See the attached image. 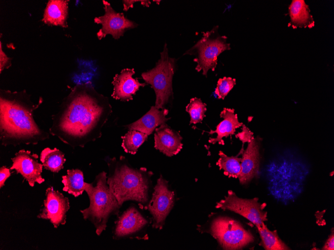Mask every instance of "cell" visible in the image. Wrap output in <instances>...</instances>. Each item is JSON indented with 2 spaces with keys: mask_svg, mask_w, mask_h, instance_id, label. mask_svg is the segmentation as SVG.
Wrapping results in <instances>:
<instances>
[{
  "mask_svg": "<svg viewBox=\"0 0 334 250\" xmlns=\"http://www.w3.org/2000/svg\"><path fill=\"white\" fill-rule=\"evenodd\" d=\"M69 0H50L48 1L42 21L50 25L66 27Z\"/></svg>",
  "mask_w": 334,
  "mask_h": 250,
  "instance_id": "cell-19",
  "label": "cell"
},
{
  "mask_svg": "<svg viewBox=\"0 0 334 250\" xmlns=\"http://www.w3.org/2000/svg\"><path fill=\"white\" fill-rule=\"evenodd\" d=\"M2 43L0 42V73L4 68H8L10 65V62L9 61L10 58L7 57L6 54L2 50Z\"/></svg>",
  "mask_w": 334,
  "mask_h": 250,
  "instance_id": "cell-30",
  "label": "cell"
},
{
  "mask_svg": "<svg viewBox=\"0 0 334 250\" xmlns=\"http://www.w3.org/2000/svg\"><path fill=\"white\" fill-rule=\"evenodd\" d=\"M102 3L105 11L104 15L94 18L95 23L102 25L96 34L99 39L104 38L108 34L118 39L123 36L126 30L138 26L136 22L126 18L123 13L116 12L108 2L102 0Z\"/></svg>",
  "mask_w": 334,
  "mask_h": 250,
  "instance_id": "cell-11",
  "label": "cell"
},
{
  "mask_svg": "<svg viewBox=\"0 0 334 250\" xmlns=\"http://www.w3.org/2000/svg\"><path fill=\"white\" fill-rule=\"evenodd\" d=\"M242 130L241 132L238 133L236 136L244 143L250 142L254 138L253 133L244 125H242Z\"/></svg>",
  "mask_w": 334,
  "mask_h": 250,
  "instance_id": "cell-28",
  "label": "cell"
},
{
  "mask_svg": "<svg viewBox=\"0 0 334 250\" xmlns=\"http://www.w3.org/2000/svg\"><path fill=\"white\" fill-rule=\"evenodd\" d=\"M218 28V26H214L210 30L202 32V38L184 54L194 55V61L197 63L195 69L198 72L202 70L206 77L210 69L214 71L219 55L231 48L228 37L220 36Z\"/></svg>",
  "mask_w": 334,
  "mask_h": 250,
  "instance_id": "cell-6",
  "label": "cell"
},
{
  "mask_svg": "<svg viewBox=\"0 0 334 250\" xmlns=\"http://www.w3.org/2000/svg\"><path fill=\"white\" fill-rule=\"evenodd\" d=\"M140 1L138 0H122V3L124 5L123 10L124 11H127L130 7H133L134 3L136 2Z\"/></svg>",
  "mask_w": 334,
  "mask_h": 250,
  "instance_id": "cell-32",
  "label": "cell"
},
{
  "mask_svg": "<svg viewBox=\"0 0 334 250\" xmlns=\"http://www.w3.org/2000/svg\"><path fill=\"white\" fill-rule=\"evenodd\" d=\"M182 137L178 132L164 123L155 129L154 148L168 157L178 154L182 148Z\"/></svg>",
  "mask_w": 334,
  "mask_h": 250,
  "instance_id": "cell-15",
  "label": "cell"
},
{
  "mask_svg": "<svg viewBox=\"0 0 334 250\" xmlns=\"http://www.w3.org/2000/svg\"><path fill=\"white\" fill-rule=\"evenodd\" d=\"M324 250H334V235L332 231L331 235L328 239L324 246L322 248Z\"/></svg>",
  "mask_w": 334,
  "mask_h": 250,
  "instance_id": "cell-31",
  "label": "cell"
},
{
  "mask_svg": "<svg viewBox=\"0 0 334 250\" xmlns=\"http://www.w3.org/2000/svg\"><path fill=\"white\" fill-rule=\"evenodd\" d=\"M34 104L25 91L0 90V140L2 145H36L48 139L33 117L34 111L42 103Z\"/></svg>",
  "mask_w": 334,
  "mask_h": 250,
  "instance_id": "cell-2",
  "label": "cell"
},
{
  "mask_svg": "<svg viewBox=\"0 0 334 250\" xmlns=\"http://www.w3.org/2000/svg\"><path fill=\"white\" fill-rule=\"evenodd\" d=\"M218 155L220 158L216 165L220 169L223 170L224 174L230 178H238L241 171L242 158L229 157L221 151L219 152Z\"/></svg>",
  "mask_w": 334,
  "mask_h": 250,
  "instance_id": "cell-24",
  "label": "cell"
},
{
  "mask_svg": "<svg viewBox=\"0 0 334 250\" xmlns=\"http://www.w3.org/2000/svg\"><path fill=\"white\" fill-rule=\"evenodd\" d=\"M10 168L6 166H2L0 168V188H2L4 185L6 180L10 176L12 173Z\"/></svg>",
  "mask_w": 334,
  "mask_h": 250,
  "instance_id": "cell-29",
  "label": "cell"
},
{
  "mask_svg": "<svg viewBox=\"0 0 334 250\" xmlns=\"http://www.w3.org/2000/svg\"><path fill=\"white\" fill-rule=\"evenodd\" d=\"M109 170L107 183L122 207L126 201H132L145 210L150 201V190L153 173L144 167H132L125 157L106 158Z\"/></svg>",
  "mask_w": 334,
  "mask_h": 250,
  "instance_id": "cell-3",
  "label": "cell"
},
{
  "mask_svg": "<svg viewBox=\"0 0 334 250\" xmlns=\"http://www.w3.org/2000/svg\"><path fill=\"white\" fill-rule=\"evenodd\" d=\"M38 156L30 151L20 150L11 159L12 164L10 170H14L28 182L30 187L35 183L40 184L44 182L42 176L43 165L38 161Z\"/></svg>",
  "mask_w": 334,
  "mask_h": 250,
  "instance_id": "cell-13",
  "label": "cell"
},
{
  "mask_svg": "<svg viewBox=\"0 0 334 250\" xmlns=\"http://www.w3.org/2000/svg\"><path fill=\"white\" fill-rule=\"evenodd\" d=\"M258 200L256 198L252 199L240 198L230 190L224 199L216 203V208L235 212L256 226L268 220L267 212L264 210L266 205L259 203Z\"/></svg>",
  "mask_w": 334,
  "mask_h": 250,
  "instance_id": "cell-10",
  "label": "cell"
},
{
  "mask_svg": "<svg viewBox=\"0 0 334 250\" xmlns=\"http://www.w3.org/2000/svg\"><path fill=\"white\" fill-rule=\"evenodd\" d=\"M112 112L107 97L88 83L78 84L52 115L49 132L72 148L84 147L102 135V129Z\"/></svg>",
  "mask_w": 334,
  "mask_h": 250,
  "instance_id": "cell-1",
  "label": "cell"
},
{
  "mask_svg": "<svg viewBox=\"0 0 334 250\" xmlns=\"http://www.w3.org/2000/svg\"><path fill=\"white\" fill-rule=\"evenodd\" d=\"M259 141L253 138L248 143L246 150L242 152L241 171L238 177L242 184L248 183L258 177L260 165Z\"/></svg>",
  "mask_w": 334,
  "mask_h": 250,
  "instance_id": "cell-16",
  "label": "cell"
},
{
  "mask_svg": "<svg viewBox=\"0 0 334 250\" xmlns=\"http://www.w3.org/2000/svg\"><path fill=\"white\" fill-rule=\"evenodd\" d=\"M210 231L224 250H240L254 241L252 235L239 222L227 217L214 219Z\"/></svg>",
  "mask_w": 334,
  "mask_h": 250,
  "instance_id": "cell-7",
  "label": "cell"
},
{
  "mask_svg": "<svg viewBox=\"0 0 334 250\" xmlns=\"http://www.w3.org/2000/svg\"><path fill=\"white\" fill-rule=\"evenodd\" d=\"M176 201L174 192L168 188V181L160 175L154 188L152 198L145 208L152 216V228L162 230Z\"/></svg>",
  "mask_w": 334,
  "mask_h": 250,
  "instance_id": "cell-9",
  "label": "cell"
},
{
  "mask_svg": "<svg viewBox=\"0 0 334 250\" xmlns=\"http://www.w3.org/2000/svg\"><path fill=\"white\" fill-rule=\"evenodd\" d=\"M66 175L62 176V190L78 197L84 191L86 183L83 172L78 169H68Z\"/></svg>",
  "mask_w": 334,
  "mask_h": 250,
  "instance_id": "cell-21",
  "label": "cell"
},
{
  "mask_svg": "<svg viewBox=\"0 0 334 250\" xmlns=\"http://www.w3.org/2000/svg\"><path fill=\"white\" fill-rule=\"evenodd\" d=\"M263 247L267 250H286L290 248L280 239L276 231H270L264 222L256 226Z\"/></svg>",
  "mask_w": 334,
  "mask_h": 250,
  "instance_id": "cell-23",
  "label": "cell"
},
{
  "mask_svg": "<svg viewBox=\"0 0 334 250\" xmlns=\"http://www.w3.org/2000/svg\"><path fill=\"white\" fill-rule=\"evenodd\" d=\"M160 55V57L155 66L142 72L141 76L154 91L156 97L154 106L162 109L164 108L171 97H173L172 81L176 60L169 56L166 43Z\"/></svg>",
  "mask_w": 334,
  "mask_h": 250,
  "instance_id": "cell-5",
  "label": "cell"
},
{
  "mask_svg": "<svg viewBox=\"0 0 334 250\" xmlns=\"http://www.w3.org/2000/svg\"><path fill=\"white\" fill-rule=\"evenodd\" d=\"M135 73L134 68H124L120 73L116 74L112 83L114 90L112 97L122 101H129L132 100L134 95L140 87L146 85V83H140L138 78L132 75Z\"/></svg>",
  "mask_w": 334,
  "mask_h": 250,
  "instance_id": "cell-14",
  "label": "cell"
},
{
  "mask_svg": "<svg viewBox=\"0 0 334 250\" xmlns=\"http://www.w3.org/2000/svg\"><path fill=\"white\" fill-rule=\"evenodd\" d=\"M70 208L69 200L52 187L46 189L43 207L37 218L48 220L57 228L66 223V213Z\"/></svg>",
  "mask_w": 334,
  "mask_h": 250,
  "instance_id": "cell-12",
  "label": "cell"
},
{
  "mask_svg": "<svg viewBox=\"0 0 334 250\" xmlns=\"http://www.w3.org/2000/svg\"><path fill=\"white\" fill-rule=\"evenodd\" d=\"M236 84V80L230 77H224L218 81L214 93L218 99H224Z\"/></svg>",
  "mask_w": 334,
  "mask_h": 250,
  "instance_id": "cell-27",
  "label": "cell"
},
{
  "mask_svg": "<svg viewBox=\"0 0 334 250\" xmlns=\"http://www.w3.org/2000/svg\"><path fill=\"white\" fill-rule=\"evenodd\" d=\"M206 106V104L200 98L194 97L190 99V103L186 108V111L190 115V124L202 122L207 110Z\"/></svg>",
  "mask_w": 334,
  "mask_h": 250,
  "instance_id": "cell-26",
  "label": "cell"
},
{
  "mask_svg": "<svg viewBox=\"0 0 334 250\" xmlns=\"http://www.w3.org/2000/svg\"><path fill=\"white\" fill-rule=\"evenodd\" d=\"M44 169L53 173H58L64 168L66 161L64 154L56 148H46L42 150L40 157Z\"/></svg>",
  "mask_w": 334,
  "mask_h": 250,
  "instance_id": "cell-22",
  "label": "cell"
},
{
  "mask_svg": "<svg viewBox=\"0 0 334 250\" xmlns=\"http://www.w3.org/2000/svg\"><path fill=\"white\" fill-rule=\"evenodd\" d=\"M290 22L293 28L304 27L311 28L314 26V21L310 14L308 5L304 0H292L288 7Z\"/></svg>",
  "mask_w": 334,
  "mask_h": 250,
  "instance_id": "cell-20",
  "label": "cell"
},
{
  "mask_svg": "<svg viewBox=\"0 0 334 250\" xmlns=\"http://www.w3.org/2000/svg\"><path fill=\"white\" fill-rule=\"evenodd\" d=\"M84 191L88 196L90 206L80 212L84 220L94 225L96 233L100 236L106 230L110 217L119 215L121 206L110 189L104 171L98 174L93 183H86Z\"/></svg>",
  "mask_w": 334,
  "mask_h": 250,
  "instance_id": "cell-4",
  "label": "cell"
},
{
  "mask_svg": "<svg viewBox=\"0 0 334 250\" xmlns=\"http://www.w3.org/2000/svg\"><path fill=\"white\" fill-rule=\"evenodd\" d=\"M168 113V110L165 108L160 110L155 106H152L140 118L124 127L128 130H137L148 136L158 126L165 123L170 119L166 117Z\"/></svg>",
  "mask_w": 334,
  "mask_h": 250,
  "instance_id": "cell-17",
  "label": "cell"
},
{
  "mask_svg": "<svg viewBox=\"0 0 334 250\" xmlns=\"http://www.w3.org/2000/svg\"><path fill=\"white\" fill-rule=\"evenodd\" d=\"M114 222L113 228L114 240L136 239L146 240V233L149 221L134 205H131Z\"/></svg>",
  "mask_w": 334,
  "mask_h": 250,
  "instance_id": "cell-8",
  "label": "cell"
},
{
  "mask_svg": "<svg viewBox=\"0 0 334 250\" xmlns=\"http://www.w3.org/2000/svg\"><path fill=\"white\" fill-rule=\"evenodd\" d=\"M220 117L223 120L218 125L215 130H211L208 133L212 134L216 133L217 136L214 138H210L208 142L213 144L218 143L224 145L222 140L224 137H228L234 135L236 129L242 126L243 123L240 122L237 114L234 109L224 108L220 113Z\"/></svg>",
  "mask_w": 334,
  "mask_h": 250,
  "instance_id": "cell-18",
  "label": "cell"
},
{
  "mask_svg": "<svg viewBox=\"0 0 334 250\" xmlns=\"http://www.w3.org/2000/svg\"><path fill=\"white\" fill-rule=\"evenodd\" d=\"M148 135L135 130H128L122 136V146L126 153L131 154L136 153L139 147L148 139Z\"/></svg>",
  "mask_w": 334,
  "mask_h": 250,
  "instance_id": "cell-25",
  "label": "cell"
}]
</instances>
